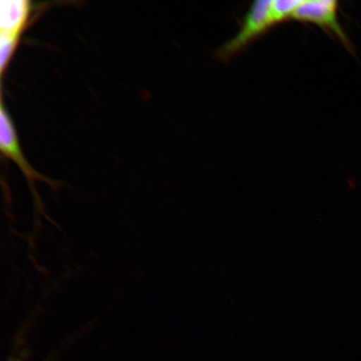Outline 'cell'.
Instances as JSON below:
<instances>
[{
    "label": "cell",
    "instance_id": "cell-1",
    "mask_svg": "<svg viewBox=\"0 0 361 361\" xmlns=\"http://www.w3.org/2000/svg\"><path fill=\"white\" fill-rule=\"evenodd\" d=\"M275 24L271 12V0H258L246 13L241 28L233 38L225 42L216 52L221 61H228L238 55L255 40L273 28Z\"/></svg>",
    "mask_w": 361,
    "mask_h": 361
},
{
    "label": "cell",
    "instance_id": "cell-2",
    "mask_svg": "<svg viewBox=\"0 0 361 361\" xmlns=\"http://www.w3.org/2000/svg\"><path fill=\"white\" fill-rule=\"evenodd\" d=\"M338 2L336 0H302L292 20L320 27L335 35L349 51L353 52L350 40L338 22Z\"/></svg>",
    "mask_w": 361,
    "mask_h": 361
},
{
    "label": "cell",
    "instance_id": "cell-3",
    "mask_svg": "<svg viewBox=\"0 0 361 361\" xmlns=\"http://www.w3.org/2000/svg\"><path fill=\"white\" fill-rule=\"evenodd\" d=\"M0 150H1L4 156L10 158L20 166L30 182L35 178L48 180L42 175L37 173L30 165L28 161L25 159L19 138H18L15 125L13 124L10 113H8L3 102L0 105Z\"/></svg>",
    "mask_w": 361,
    "mask_h": 361
},
{
    "label": "cell",
    "instance_id": "cell-4",
    "mask_svg": "<svg viewBox=\"0 0 361 361\" xmlns=\"http://www.w3.org/2000/svg\"><path fill=\"white\" fill-rule=\"evenodd\" d=\"M32 8V3L26 0L0 2V32L22 35Z\"/></svg>",
    "mask_w": 361,
    "mask_h": 361
},
{
    "label": "cell",
    "instance_id": "cell-5",
    "mask_svg": "<svg viewBox=\"0 0 361 361\" xmlns=\"http://www.w3.org/2000/svg\"><path fill=\"white\" fill-rule=\"evenodd\" d=\"M20 34L0 32V70L1 75L10 64L16 49L19 44Z\"/></svg>",
    "mask_w": 361,
    "mask_h": 361
},
{
    "label": "cell",
    "instance_id": "cell-6",
    "mask_svg": "<svg viewBox=\"0 0 361 361\" xmlns=\"http://www.w3.org/2000/svg\"><path fill=\"white\" fill-rule=\"evenodd\" d=\"M302 0H271V12L275 24L292 20Z\"/></svg>",
    "mask_w": 361,
    "mask_h": 361
}]
</instances>
